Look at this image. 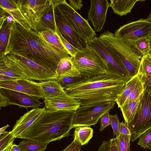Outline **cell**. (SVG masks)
<instances>
[{
    "instance_id": "6da1fadb",
    "label": "cell",
    "mask_w": 151,
    "mask_h": 151,
    "mask_svg": "<svg viewBox=\"0 0 151 151\" xmlns=\"http://www.w3.org/2000/svg\"><path fill=\"white\" fill-rule=\"evenodd\" d=\"M9 53L18 54L32 60L56 74L60 60L70 56L46 41L39 33L16 22L11 27L5 56Z\"/></svg>"
},
{
    "instance_id": "7a4b0ae2",
    "label": "cell",
    "mask_w": 151,
    "mask_h": 151,
    "mask_svg": "<svg viewBox=\"0 0 151 151\" xmlns=\"http://www.w3.org/2000/svg\"><path fill=\"white\" fill-rule=\"evenodd\" d=\"M128 81L109 74L88 78L64 89L81 106L115 102Z\"/></svg>"
},
{
    "instance_id": "3957f363",
    "label": "cell",
    "mask_w": 151,
    "mask_h": 151,
    "mask_svg": "<svg viewBox=\"0 0 151 151\" xmlns=\"http://www.w3.org/2000/svg\"><path fill=\"white\" fill-rule=\"evenodd\" d=\"M75 111L46 110L17 138L34 140L47 145L68 137L70 135Z\"/></svg>"
},
{
    "instance_id": "277c9868",
    "label": "cell",
    "mask_w": 151,
    "mask_h": 151,
    "mask_svg": "<svg viewBox=\"0 0 151 151\" xmlns=\"http://www.w3.org/2000/svg\"><path fill=\"white\" fill-rule=\"evenodd\" d=\"M99 37L118 56L132 77L137 74L143 55L137 48L135 41L117 37L108 30L103 32Z\"/></svg>"
},
{
    "instance_id": "5b68a950",
    "label": "cell",
    "mask_w": 151,
    "mask_h": 151,
    "mask_svg": "<svg viewBox=\"0 0 151 151\" xmlns=\"http://www.w3.org/2000/svg\"><path fill=\"white\" fill-rule=\"evenodd\" d=\"M76 67L82 76L89 78L107 73L104 61L91 47L78 50L71 57Z\"/></svg>"
},
{
    "instance_id": "8992f818",
    "label": "cell",
    "mask_w": 151,
    "mask_h": 151,
    "mask_svg": "<svg viewBox=\"0 0 151 151\" xmlns=\"http://www.w3.org/2000/svg\"><path fill=\"white\" fill-rule=\"evenodd\" d=\"M87 44L104 61L107 74L122 78L127 81L132 77L118 56L105 45L99 37L95 36L88 42Z\"/></svg>"
},
{
    "instance_id": "52a82bcc",
    "label": "cell",
    "mask_w": 151,
    "mask_h": 151,
    "mask_svg": "<svg viewBox=\"0 0 151 151\" xmlns=\"http://www.w3.org/2000/svg\"><path fill=\"white\" fill-rule=\"evenodd\" d=\"M115 102L81 106L75 111L72 129L79 126H95L104 114L112 109Z\"/></svg>"
},
{
    "instance_id": "ba28073f",
    "label": "cell",
    "mask_w": 151,
    "mask_h": 151,
    "mask_svg": "<svg viewBox=\"0 0 151 151\" xmlns=\"http://www.w3.org/2000/svg\"><path fill=\"white\" fill-rule=\"evenodd\" d=\"M128 127L133 142L151 128V93L144 91L142 96L133 119Z\"/></svg>"
},
{
    "instance_id": "9c48e42d",
    "label": "cell",
    "mask_w": 151,
    "mask_h": 151,
    "mask_svg": "<svg viewBox=\"0 0 151 151\" xmlns=\"http://www.w3.org/2000/svg\"><path fill=\"white\" fill-rule=\"evenodd\" d=\"M66 19L87 43L96 35L88 20L82 17L65 0H58L57 5Z\"/></svg>"
},
{
    "instance_id": "30bf717a",
    "label": "cell",
    "mask_w": 151,
    "mask_h": 151,
    "mask_svg": "<svg viewBox=\"0 0 151 151\" xmlns=\"http://www.w3.org/2000/svg\"><path fill=\"white\" fill-rule=\"evenodd\" d=\"M9 54L23 70L27 79L41 81L58 79L56 74L33 60L18 54Z\"/></svg>"
},
{
    "instance_id": "8fae6325",
    "label": "cell",
    "mask_w": 151,
    "mask_h": 151,
    "mask_svg": "<svg viewBox=\"0 0 151 151\" xmlns=\"http://www.w3.org/2000/svg\"><path fill=\"white\" fill-rule=\"evenodd\" d=\"M118 37L135 41L151 35V22L141 18L120 27L114 34Z\"/></svg>"
},
{
    "instance_id": "7c38bea8",
    "label": "cell",
    "mask_w": 151,
    "mask_h": 151,
    "mask_svg": "<svg viewBox=\"0 0 151 151\" xmlns=\"http://www.w3.org/2000/svg\"><path fill=\"white\" fill-rule=\"evenodd\" d=\"M55 6V23L62 36L78 50L85 47L87 44L68 22L58 7Z\"/></svg>"
},
{
    "instance_id": "4fadbf2b",
    "label": "cell",
    "mask_w": 151,
    "mask_h": 151,
    "mask_svg": "<svg viewBox=\"0 0 151 151\" xmlns=\"http://www.w3.org/2000/svg\"><path fill=\"white\" fill-rule=\"evenodd\" d=\"M51 0H17L21 12L31 25L41 17Z\"/></svg>"
},
{
    "instance_id": "5bb4252c",
    "label": "cell",
    "mask_w": 151,
    "mask_h": 151,
    "mask_svg": "<svg viewBox=\"0 0 151 151\" xmlns=\"http://www.w3.org/2000/svg\"><path fill=\"white\" fill-rule=\"evenodd\" d=\"M0 87L9 89L43 99L39 83L25 78L0 81Z\"/></svg>"
},
{
    "instance_id": "9a60e30c",
    "label": "cell",
    "mask_w": 151,
    "mask_h": 151,
    "mask_svg": "<svg viewBox=\"0 0 151 151\" xmlns=\"http://www.w3.org/2000/svg\"><path fill=\"white\" fill-rule=\"evenodd\" d=\"M0 92L6 99L8 105H16L27 109L37 108L42 104L38 98L23 93L1 87Z\"/></svg>"
},
{
    "instance_id": "2e32d148",
    "label": "cell",
    "mask_w": 151,
    "mask_h": 151,
    "mask_svg": "<svg viewBox=\"0 0 151 151\" xmlns=\"http://www.w3.org/2000/svg\"><path fill=\"white\" fill-rule=\"evenodd\" d=\"M90 2L87 20L90 21L95 31L99 32L106 22L109 3L107 0H91Z\"/></svg>"
},
{
    "instance_id": "e0dca14e",
    "label": "cell",
    "mask_w": 151,
    "mask_h": 151,
    "mask_svg": "<svg viewBox=\"0 0 151 151\" xmlns=\"http://www.w3.org/2000/svg\"><path fill=\"white\" fill-rule=\"evenodd\" d=\"M43 101L46 110L51 111H75L81 106L77 100L68 94L63 97L44 99Z\"/></svg>"
},
{
    "instance_id": "ac0fdd59",
    "label": "cell",
    "mask_w": 151,
    "mask_h": 151,
    "mask_svg": "<svg viewBox=\"0 0 151 151\" xmlns=\"http://www.w3.org/2000/svg\"><path fill=\"white\" fill-rule=\"evenodd\" d=\"M55 7L53 0H51L41 17L33 25V30L38 33L47 31L56 34V25L54 15Z\"/></svg>"
},
{
    "instance_id": "d6986e66",
    "label": "cell",
    "mask_w": 151,
    "mask_h": 151,
    "mask_svg": "<svg viewBox=\"0 0 151 151\" xmlns=\"http://www.w3.org/2000/svg\"><path fill=\"white\" fill-rule=\"evenodd\" d=\"M46 110L45 107L33 108L21 116L17 121L11 131L15 138H17Z\"/></svg>"
},
{
    "instance_id": "ffe728a7",
    "label": "cell",
    "mask_w": 151,
    "mask_h": 151,
    "mask_svg": "<svg viewBox=\"0 0 151 151\" xmlns=\"http://www.w3.org/2000/svg\"><path fill=\"white\" fill-rule=\"evenodd\" d=\"M0 74L18 79H27L23 70L9 54L0 57Z\"/></svg>"
},
{
    "instance_id": "44dd1931",
    "label": "cell",
    "mask_w": 151,
    "mask_h": 151,
    "mask_svg": "<svg viewBox=\"0 0 151 151\" xmlns=\"http://www.w3.org/2000/svg\"><path fill=\"white\" fill-rule=\"evenodd\" d=\"M0 7L11 15L16 22L27 29H32L21 12L16 0H0Z\"/></svg>"
},
{
    "instance_id": "7402d4cb",
    "label": "cell",
    "mask_w": 151,
    "mask_h": 151,
    "mask_svg": "<svg viewBox=\"0 0 151 151\" xmlns=\"http://www.w3.org/2000/svg\"><path fill=\"white\" fill-rule=\"evenodd\" d=\"M39 83L43 99L61 97L67 94L57 80H50Z\"/></svg>"
},
{
    "instance_id": "603a6c76",
    "label": "cell",
    "mask_w": 151,
    "mask_h": 151,
    "mask_svg": "<svg viewBox=\"0 0 151 151\" xmlns=\"http://www.w3.org/2000/svg\"><path fill=\"white\" fill-rule=\"evenodd\" d=\"M56 72L58 78L77 77L81 75L70 56L63 58L60 60L57 66Z\"/></svg>"
},
{
    "instance_id": "cb8c5ba5",
    "label": "cell",
    "mask_w": 151,
    "mask_h": 151,
    "mask_svg": "<svg viewBox=\"0 0 151 151\" xmlns=\"http://www.w3.org/2000/svg\"><path fill=\"white\" fill-rule=\"evenodd\" d=\"M139 0H110L109 7L112 9L114 13L120 16L126 15L131 12L135 3Z\"/></svg>"
},
{
    "instance_id": "d4e9b609",
    "label": "cell",
    "mask_w": 151,
    "mask_h": 151,
    "mask_svg": "<svg viewBox=\"0 0 151 151\" xmlns=\"http://www.w3.org/2000/svg\"><path fill=\"white\" fill-rule=\"evenodd\" d=\"M6 19V17L0 15V57L5 56L12 26L7 22Z\"/></svg>"
},
{
    "instance_id": "484cf974",
    "label": "cell",
    "mask_w": 151,
    "mask_h": 151,
    "mask_svg": "<svg viewBox=\"0 0 151 151\" xmlns=\"http://www.w3.org/2000/svg\"><path fill=\"white\" fill-rule=\"evenodd\" d=\"M93 129L90 126H79L75 128L74 140L82 146L87 144L93 136Z\"/></svg>"
},
{
    "instance_id": "4316f807",
    "label": "cell",
    "mask_w": 151,
    "mask_h": 151,
    "mask_svg": "<svg viewBox=\"0 0 151 151\" xmlns=\"http://www.w3.org/2000/svg\"><path fill=\"white\" fill-rule=\"evenodd\" d=\"M142 94L135 101L123 105L120 108L125 122L127 124L128 126L131 123L134 119L142 98Z\"/></svg>"
},
{
    "instance_id": "83f0119b",
    "label": "cell",
    "mask_w": 151,
    "mask_h": 151,
    "mask_svg": "<svg viewBox=\"0 0 151 151\" xmlns=\"http://www.w3.org/2000/svg\"><path fill=\"white\" fill-rule=\"evenodd\" d=\"M141 82L137 74L127 81L124 90L116 100L119 108L123 106L128 95Z\"/></svg>"
},
{
    "instance_id": "f1b7e54d",
    "label": "cell",
    "mask_w": 151,
    "mask_h": 151,
    "mask_svg": "<svg viewBox=\"0 0 151 151\" xmlns=\"http://www.w3.org/2000/svg\"><path fill=\"white\" fill-rule=\"evenodd\" d=\"M137 75L140 80L151 76V54L143 55L141 60Z\"/></svg>"
},
{
    "instance_id": "f546056e",
    "label": "cell",
    "mask_w": 151,
    "mask_h": 151,
    "mask_svg": "<svg viewBox=\"0 0 151 151\" xmlns=\"http://www.w3.org/2000/svg\"><path fill=\"white\" fill-rule=\"evenodd\" d=\"M18 145L21 151H44L47 145L36 141L25 139L21 141Z\"/></svg>"
},
{
    "instance_id": "4dcf8cb0",
    "label": "cell",
    "mask_w": 151,
    "mask_h": 151,
    "mask_svg": "<svg viewBox=\"0 0 151 151\" xmlns=\"http://www.w3.org/2000/svg\"><path fill=\"white\" fill-rule=\"evenodd\" d=\"M39 33L50 44L69 54L68 51L56 34H54L47 31L42 32Z\"/></svg>"
},
{
    "instance_id": "1f68e13d",
    "label": "cell",
    "mask_w": 151,
    "mask_h": 151,
    "mask_svg": "<svg viewBox=\"0 0 151 151\" xmlns=\"http://www.w3.org/2000/svg\"><path fill=\"white\" fill-rule=\"evenodd\" d=\"M88 78L81 75L80 76L77 77H60L58 78L57 80L61 86L64 90L69 86Z\"/></svg>"
},
{
    "instance_id": "d6a6232c",
    "label": "cell",
    "mask_w": 151,
    "mask_h": 151,
    "mask_svg": "<svg viewBox=\"0 0 151 151\" xmlns=\"http://www.w3.org/2000/svg\"><path fill=\"white\" fill-rule=\"evenodd\" d=\"M0 136V151H3L13 144L15 138L11 131H5Z\"/></svg>"
},
{
    "instance_id": "836d02e7",
    "label": "cell",
    "mask_w": 151,
    "mask_h": 151,
    "mask_svg": "<svg viewBox=\"0 0 151 151\" xmlns=\"http://www.w3.org/2000/svg\"><path fill=\"white\" fill-rule=\"evenodd\" d=\"M117 138L118 140L119 151H130V142L131 135L119 134Z\"/></svg>"
},
{
    "instance_id": "e575fe53",
    "label": "cell",
    "mask_w": 151,
    "mask_h": 151,
    "mask_svg": "<svg viewBox=\"0 0 151 151\" xmlns=\"http://www.w3.org/2000/svg\"><path fill=\"white\" fill-rule=\"evenodd\" d=\"M135 43L137 48L143 55L150 53L151 49L148 38H141L135 41Z\"/></svg>"
},
{
    "instance_id": "d590c367",
    "label": "cell",
    "mask_w": 151,
    "mask_h": 151,
    "mask_svg": "<svg viewBox=\"0 0 151 151\" xmlns=\"http://www.w3.org/2000/svg\"><path fill=\"white\" fill-rule=\"evenodd\" d=\"M56 35H57L64 47L68 51L70 57H73L78 50L73 47L66 40L62 35L57 27H56Z\"/></svg>"
},
{
    "instance_id": "8d00e7d4",
    "label": "cell",
    "mask_w": 151,
    "mask_h": 151,
    "mask_svg": "<svg viewBox=\"0 0 151 151\" xmlns=\"http://www.w3.org/2000/svg\"><path fill=\"white\" fill-rule=\"evenodd\" d=\"M143 91L142 84L141 82L128 95L123 105L136 100L143 93Z\"/></svg>"
},
{
    "instance_id": "74e56055",
    "label": "cell",
    "mask_w": 151,
    "mask_h": 151,
    "mask_svg": "<svg viewBox=\"0 0 151 151\" xmlns=\"http://www.w3.org/2000/svg\"><path fill=\"white\" fill-rule=\"evenodd\" d=\"M137 144L144 149L151 144V128L143 133L139 137Z\"/></svg>"
},
{
    "instance_id": "f35d334b",
    "label": "cell",
    "mask_w": 151,
    "mask_h": 151,
    "mask_svg": "<svg viewBox=\"0 0 151 151\" xmlns=\"http://www.w3.org/2000/svg\"><path fill=\"white\" fill-rule=\"evenodd\" d=\"M110 125L113 129L114 136L118 137L119 134L120 122L118 115L110 114Z\"/></svg>"
},
{
    "instance_id": "ab89813d",
    "label": "cell",
    "mask_w": 151,
    "mask_h": 151,
    "mask_svg": "<svg viewBox=\"0 0 151 151\" xmlns=\"http://www.w3.org/2000/svg\"><path fill=\"white\" fill-rule=\"evenodd\" d=\"M101 122L100 131H103L107 126L110 125L109 112L103 115L100 118Z\"/></svg>"
},
{
    "instance_id": "60d3db41",
    "label": "cell",
    "mask_w": 151,
    "mask_h": 151,
    "mask_svg": "<svg viewBox=\"0 0 151 151\" xmlns=\"http://www.w3.org/2000/svg\"><path fill=\"white\" fill-rule=\"evenodd\" d=\"M82 146L75 141L73 142L62 151H80Z\"/></svg>"
},
{
    "instance_id": "b9f144b4",
    "label": "cell",
    "mask_w": 151,
    "mask_h": 151,
    "mask_svg": "<svg viewBox=\"0 0 151 151\" xmlns=\"http://www.w3.org/2000/svg\"><path fill=\"white\" fill-rule=\"evenodd\" d=\"M69 4L74 9L80 10L83 6L82 0H69Z\"/></svg>"
},
{
    "instance_id": "7bdbcfd3",
    "label": "cell",
    "mask_w": 151,
    "mask_h": 151,
    "mask_svg": "<svg viewBox=\"0 0 151 151\" xmlns=\"http://www.w3.org/2000/svg\"><path fill=\"white\" fill-rule=\"evenodd\" d=\"M119 134L131 135V132L127 123L123 121L120 122Z\"/></svg>"
},
{
    "instance_id": "ee69618b",
    "label": "cell",
    "mask_w": 151,
    "mask_h": 151,
    "mask_svg": "<svg viewBox=\"0 0 151 151\" xmlns=\"http://www.w3.org/2000/svg\"><path fill=\"white\" fill-rule=\"evenodd\" d=\"M140 81L142 84L144 91L146 90L151 93V76Z\"/></svg>"
},
{
    "instance_id": "f6af8a7d",
    "label": "cell",
    "mask_w": 151,
    "mask_h": 151,
    "mask_svg": "<svg viewBox=\"0 0 151 151\" xmlns=\"http://www.w3.org/2000/svg\"><path fill=\"white\" fill-rule=\"evenodd\" d=\"M109 141L110 145V151H119L117 137L112 138Z\"/></svg>"
},
{
    "instance_id": "bcb514c9",
    "label": "cell",
    "mask_w": 151,
    "mask_h": 151,
    "mask_svg": "<svg viewBox=\"0 0 151 151\" xmlns=\"http://www.w3.org/2000/svg\"><path fill=\"white\" fill-rule=\"evenodd\" d=\"M109 141H103L101 145L99 147L98 151H110Z\"/></svg>"
},
{
    "instance_id": "7dc6e473",
    "label": "cell",
    "mask_w": 151,
    "mask_h": 151,
    "mask_svg": "<svg viewBox=\"0 0 151 151\" xmlns=\"http://www.w3.org/2000/svg\"><path fill=\"white\" fill-rule=\"evenodd\" d=\"M8 105V101L6 99L0 92V107H5Z\"/></svg>"
},
{
    "instance_id": "c3c4849f",
    "label": "cell",
    "mask_w": 151,
    "mask_h": 151,
    "mask_svg": "<svg viewBox=\"0 0 151 151\" xmlns=\"http://www.w3.org/2000/svg\"><path fill=\"white\" fill-rule=\"evenodd\" d=\"M3 151H21L19 145L13 144Z\"/></svg>"
},
{
    "instance_id": "681fc988",
    "label": "cell",
    "mask_w": 151,
    "mask_h": 151,
    "mask_svg": "<svg viewBox=\"0 0 151 151\" xmlns=\"http://www.w3.org/2000/svg\"><path fill=\"white\" fill-rule=\"evenodd\" d=\"M20 79V78H19ZM18 79L6 75L0 74V81H10Z\"/></svg>"
},
{
    "instance_id": "f907efd6",
    "label": "cell",
    "mask_w": 151,
    "mask_h": 151,
    "mask_svg": "<svg viewBox=\"0 0 151 151\" xmlns=\"http://www.w3.org/2000/svg\"><path fill=\"white\" fill-rule=\"evenodd\" d=\"M10 127L9 124H7L6 126H4L3 127L1 128L0 129V135L1 136V134H3L4 132L5 131V130L8 127Z\"/></svg>"
},
{
    "instance_id": "816d5d0a",
    "label": "cell",
    "mask_w": 151,
    "mask_h": 151,
    "mask_svg": "<svg viewBox=\"0 0 151 151\" xmlns=\"http://www.w3.org/2000/svg\"><path fill=\"white\" fill-rule=\"evenodd\" d=\"M147 19L149 21L151 22V12L148 16Z\"/></svg>"
},
{
    "instance_id": "f5cc1de1",
    "label": "cell",
    "mask_w": 151,
    "mask_h": 151,
    "mask_svg": "<svg viewBox=\"0 0 151 151\" xmlns=\"http://www.w3.org/2000/svg\"><path fill=\"white\" fill-rule=\"evenodd\" d=\"M146 149H148L151 151V144L147 146Z\"/></svg>"
},
{
    "instance_id": "db71d44e",
    "label": "cell",
    "mask_w": 151,
    "mask_h": 151,
    "mask_svg": "<svg viewBox=\"0 0 151 151\" xmlns=\"http://www.w3.org/2000/svg\"><path fill=\"white\" fill-rule=\"evenodd\" d=\"M148 38L150 40V47L151 50V35Z\"/></svg>"
},
{
    "instance_id": "11a10c76",
    "label": "cell",
    "mask_w": 151,
    "mask_h": 151,
    "mask_svg": "<svg viewBox=\"0 0 151 151\" xmlns=\"http://www.w3.org/2000/svg\"><path fill=\"white\" fill-rule=\"evenodd\" d=\"M150 53L151 54V50H150Z\"/></svg>"
},
{
    "instance_id": "9f6ffc18",
    "label": "cell",
    "mask_w": 151,
    "mask_h": 151,
    "mask_svg": "<svg viewBox=\"0 0 151 151\" xmlns=\"http://www.w3.org/2000/svg\"><path fill=\"white\" fill-rule=\"evenodd\" d=\"M80 151H81V150H80Z\"/></svg>"
}]
</instances>
